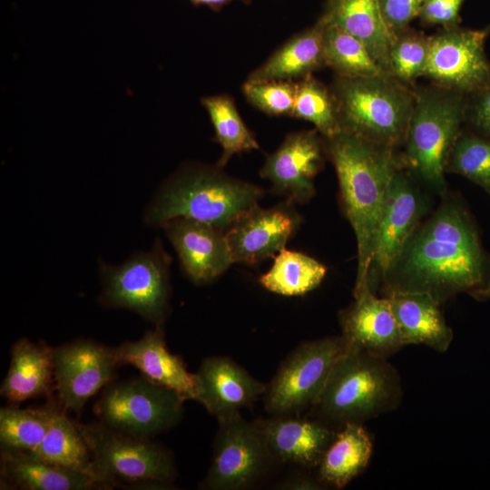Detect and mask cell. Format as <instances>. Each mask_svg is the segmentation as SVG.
<instances>
[{
    "label": "cell",
    "instance_id": "cell-1",
    "mask_svg": "<svg viewBox=\"0 0 490 490\" xmlns=\"http://www.w3.org/2000/svg\"><path fill=\"white\" fill-rule=\"evenodd\" d=\"M385 296L422 292L442 304L458 294L490 298V253L464 203L450 198L417 226L383 275Z\"/></svg>",
    "mask_w": 490,
    "mask_h": 490
},
{
    "label": "cell",
    "instance_id": "cell-2",
    "mask_svg": "<svg viewBox=\"0 0 490 490\" xmlns=\"http://www.w3.org/2000/svg\"><path fill=\"white\" fill-rule=\"evenodd\" d=\"M326 140L338 176L341 204L357 240L354 292L369 288L377 227L389 184L403 162L394 149L340 131Z\"/></svg>",
    "mask_w": 490,
    "mask_h": 490
},
{
    "label": "cell",
    "instance_id": "cell-3",
    "mask_svg": "<svg viewBox=\"0 0 490 490\" xmlns=\"http://www.w3.org/2000/svg\"><path fill=\"white\" fill-rule=\"evenodd\" d=\"M264 191L228 175L222 168L200 163L183 166L159 188L149 202L145 222L162 227L184 217L214 226L223 232L259 205Z\"/></svg>",
    "mask_w": 490,
    "mask_h": 490
},
{
    "label": "cell",
    "instance_id": "cell-4",
    "mask_svg": "<svg viewBox=\"0 0 490 490\" xmlns=\"http://www.w3.org/2000/svg\"><path fill=\"white\" fill-rule=\"evenodd\" d=\"M402 387L387 358L347 344L312 408L321 422L342 426L397 407Z\"/></svg>",
    "mask_w": 490,
    "mask_h": 490
},
{
    "label": "cell",
    "instance_id": "cell-5",
    "mask_svg": "<svg viewBox=\"0 0 490 490\" xmlns=\"http://www.w3.org/2000/svg\"><path fill=\"white\" fill-rule=\"evenodd\" d=\"M331 91L342 131L396 150L404 144L415 92L393 77L336 76Z\"/></svg>",
    "mask_w": 490,
    "mask_h": 490
},
{
    "label": "cell",
    "instance_id": "cell-6",
    "mask_svg": "<svg viewBox=\"0 0 490 490\" xmlns=\"http://www.w3.org/2000/svg\"><path fill=\"white\" fill-rule=\"evenodd\" d=\"M465 121L466 95L440 86L415 92L402 162L440 195L446 191L447 159Z\"/></svg>",
    "mask_w": 490,
    "mask_h": 490
},
{
    "label": "cell",
    "instance_id": "cell-7",
    "mask_svg": "<svg viewBox=\"0 0 490 490\" xmlns=\"http://www.w3.org/2000/svg\"><path fill=\"white\" fill-rule=\"evenodd\" d=\"M97 480L105 487L120 485H170L176 466L169 451L148 438L118 433L101 422L79 425Z\"/></svg>",
    "mask_w": 490,
    "mask_h": 490
},
{
    "label": "cell",
    "instance_id": "cell-8",
    "mask_svg": "<svg viewBox=\"0 0 490 490\" xmlns=\"http://www.w3.org/2000/svg\"><path fill=\"white\" fill-rule=\"evenodd\" d=\"M185 399L175 391L141 377L111 383L94 406L105 426L133 437L148 438L173 427Z\"/></svg>",
    "mask_w": 490,
    "mask_h": 490
},
{
    "label": "cell",
    "instance_id": "cell-9",
    "mask_svg": "<svg viewBox=\"0 0 490 490\" xmlns=\"http://www.w3.org/2000/svg\"><path fill=\"white\" fill-rule=\"evenodd\" d=\"M170 263L159 241L120 265L103 263L100 302L130 309L155 326L162 325L170 309Z\"/></svg>",
    "mask_w": 490,
    "mask_h": 490
},
{
    "label": "cell",
    "instance_id": "cell-10",
    "mask_svg": "<svg viewBox=\"0 0 490 490\" xmlns=\"http://www.w3.org/2000/svg\"><path fill=\"white\" fill-rule=\"evenodd\" d=\"M210 468L201 484L208 490L248 489L262 479L275 458L255 421L234 411L217 416Z\"/></svg>",
    "mask_w": 490,
    "mask_h": 490
},
{
    "label": "cell",
    "instance_id": "cell-11",
    "mask_svg": "<svg viewBox=\"0 0 490 490\" xmlns=\"http://www.w3.org/2000/svg\"><path fill=\"white\" fill-rule=\"evenodd\" d=\"M344 348L341 336L300 344L267 385L265 410L270 415H293L312 407Z\"/></svg>",
    "mask_w": 490,
    "mask_h": 490
},
{
    "label": "cell",
    "instance_id": "cell-12",
    "mask_svg": "<svg viewBox=\"0 0 490 490\" xmlns=\"http://www.w3.org/2000/svg\"><path fill=\"white\" fill-rule=\"evenodd\" d=\"M490 26L480 29L446 26L429 36L424 76L437 86L468 95L490 79L485 45Z\"/></svg>",
    "mask_w": 490,
    "mask_h": 490
},
{
    "label": "cell",
    "instance_id": "cell-13",
    "mask_svg": "<svg viewBox=\"0 0 490 490\" xmlns=\"http://www.w3.org/2000/svg\"><path fill=\"white\" fill-rule=\"evenodd\" d=\"M54 365L58 402L64 410L76 413L112 383L120 366L114 348L85 339L54 348Z\"/></svg>",
    "mask_w": 490,
    "mask_h": 490
},
{
    "label": "cell",
    "instance_id": "cell-14",
    "mask_svg": "<svg viewBox=\"0 0 490 490\" xmlns=\"http://www.w3.org/2000/svg\"><path fill=\"white\" fill-rule=\"evenodd\" d=\"M426 209L419 188L400 168L389 184L377 227L368 278L373 292L420 224Z\"/></svg>",
    "mask_w": 490,
    "mask_h": 490
},
{
    "label": "cell",
    "instance_id": "cell-15",
    "mask_svg": "<svg viewBox=\"0 0 490 490\" xmlns=\"http://www.w3.org/2000/svg\"><path fill=\"white\" fill-rule=\"evenodd\" d=\"M326 155V140L317 130L292 132L266 158L260 175L287 201L306 203L315 195L314 179Z\"/></svg>",
    "mask_w": 490,
    "mask_h": 490
},
{
    "label": "cell",
    "instance_id": "cell-16",
    "mask_svg": "<svg viewBox=\"0 0 490 490\" xmlns=\"http://www.w3.org/2000/svg\"><path fill=\"white\" fill-rule=\"evenodd\" d=\"M294 203L284 201L264 209L259 205L225 232L233 263L255 264L285 249L301 223Z\"/></svg>",
    "mask_w": 490,
    "mask_h": 490
},
{
    "label": "cell",
    "instance_id": "cell-17",
    "mask_svg": "<svg viewBox=\"0 0 490 490\" xmlns=\"http://www.w3.org/2000/svg\"><path fill=\"white\" fill-rule=\"evenodd\" d=\"M162 227L177 253L184 273L193 283H210L233 264L225 232L214 226L178 217Z\"/></svg>",
    "mask_w": 490,
    "mask_h": 490
},
{
    "label": "cell",
    "instance_id": "cell-18",
    "mask_svg": "<svg viewBox=\"0 0 490 490\" xmlns=\"http://www.w3.org/2000/svg\"><path fill=\"white\" fill-rule=\"evenodd\" d=\"M354 298L339 313L341 337L347 344L386 358L405 346L387 297L379 298L366 288Z\"/></svg>",
    "mask_w": 490,
    "mask_h": 490
},
{
    "label": "cell",
    "instance_id": "cell-19",
    "mask_svg": "<svg viewBox=\"0 0 490 490\" xmlns=\"http://www.w3.org/2000/svg\"><path fill=\"white\" fill-rule=\"evenodd\" d=\"M195 375V400L216 417L251 405L267 388L227 357L206 358Z\"/></svg>",
    "mask_w": 490,
    "mask_h": 490
},
{
    "label": "cell",
    "instance_id": "cell-20",
    "mask_svg": "<svg viewBox=\"0 0 490 490\" xmlns=\"http://www.w3.org/2000/svg\"><path fill=\"white\" fill-rule=\"evenodd\" d=\"M120 365L128 364L154 383L172 389L185 400H195L197 380L178 355L166 346L162 325L148 330L136 341H127L114 348Z\"/></svg>",
    "mask_w": 490,
    "mask_h": 490
},
{
    "label": "cell",
    "instance_id": "cell-21",
    "mask_svg": "<svg viewBox=\"0 0 490 490\" xmlns=\"http://www.w3.org/2000/svg\"><path fill=\"white\" fill-rule=\"evenodd\" d=\"M275 460L318 466L337 431L321 421L271 415L255 420Z\"/></svg>",
    "mask_w": 490,
    "mask_h": 490
},
{
    "label": "cell",
    "instance_id": "cell-22",
    "mask_svg": "<svg viewBox=\"0 0 490 490\" xmlns=\"http://www.w3.org/2000/svg\"><path fill=\"white\" fill-rule=\"evenodd\" d=\"M22 490H93L104 487L91 475L60 466L30 452L1 450V486Z\"/></svg>",
    "mask_w": 490,
    "mask_h": 490
},
{
    "label": "cell",
    "instance_id": "cell-23",
    "mask_svg": "<svg viewBox=\"0 0 490 490\" xmlns=\"http://www.w3.org/2000/svg\"><path fill=\"white\" fill-rule=\"evenodd\" d=\"M404 345H425L446 352L453 340V330L440 309V303L422 292H397L387 296Z\"/></svg>",
    "mask_w": 490,
    "mask_h": 490
},
{
    "label": "cell",
    "instance_id": "cell-24",
    "mask_svg": "<svg viewBox=\"0 0 490 490\" xmlns=\"http://www.w3.org/2000/svg\"><path fill=\"white\" fill-rule=\"evenodd\" d=\"M321 15L362 42L389 74L388 56L397 34L387 24L378 0H327Z\"/></svg>",
    "mask_w": 490,
    "mask_h": 490
},
{
    "label": "cell",
    "instance_id": "cell-25",
    "mask_svg": "<svg viewBox=\"0 0 490 490\" xmlns=\"http://www.w3.org/2000/svg\"><path fill=\"white\" fill-rule=\"evenodd\" d=\"M54 383V348L24 338L11 348L7 374L0 393L11 403L50 396Z\"/></svg>",
    "mask_w": 490,
    "mask_h": 490
},
{
    "label": "cell",
    "instance_id": "cell-26",
    "mask_svg": "<svg viewBox=\"0 0 490 490\" xmlns=\"http://www.w3.org/2000/svg\"><path fill=\"white\" fill-rule=\"evenodd\" d=\"M326 20L322 15L310 27L294 34L277 49L247 81H299L326 66L323 37Z\"/></svg>",
    "mask_w": 490,
    "mask_h": 490
},
{
    "label": "cell",
    "instance_id": "cell-27",
    "mask_svg": "<svg viewBox=\"0 0 490 490\" xmlns=\"http://www.w3.org/2000/svg\"><path fill=\"white\" fill-rule=\"evenodd\" d=\"M372 449L371 438L362 424L343 425L318 466L319 481L344 487L368 466Z\"/></svg>",
    "mask_w": 490,
    "mask_h": 490
},
{
    "label": "cell",
    "instance_id": "cell-28",
    "mask_svg": "<svg viewBox=\"0 0 490 490\" xmlns=\"http://www.w3.org/2000/svg\"><path fill=\"white\" fill-rule=\"evenodd\" d=\"M65 411L60 404H52L47 433L42 443L30 453L52 464L87 474L98 481L78 424L69 419Z\"/></svg>",
    "mask_w": 490,
    "mask_h": 490
},
{
    "label": "cell",
    "instance_id": "cell-29",
    "mask_svg": "<svg viewBox=\"0 0 490 490\" xmlns=\"http://www.w3.org/2000/svg\"><path fill=\"white\" fill-rule=\"evenodd\" d=\"M326 273V266L316 259L285 248L275 256L273 265L259 282L276 294L300 296L316 289Z\"/></svg>",
    "mask_w": 490,
    "mask_h": 490
},
{
    "label": "cell",
    "instance_id": "cell-30",
    "mask_svg": "<svg viewBox=\"0 0 490 490\" xmlns=\"http://www.w3.org/2000/svg\"><path fill=\"white\" fill-rule=\"evenodd\" d=\"M325 19V18H324ZM326 66L348 78L392 77L358 39L326 21L323 37Z\"/></svg>",
    "mask_w": 490,
    "mask_h": 490
},
{
    "label": "cell",
    "instance_id": "cell-31",
    "mask_svg": "<svg viewBox=\"0 0 490 490\" xmlns=\"http://www.w3.org/2000/svg\"><path fill=\"white\" fill-rule=\"evenodd\" d=\"M201 103L210 116L215 139L222 149L216 164L218 167L223 168L235 154L260 149L254 133L243 122L231 96L226 93L206 96Z\"/></svg>",
    "mask_w": 490,
    "mask_h": 490
},
{
    "label": "cell",
    "instance_id": "cell-32",
    "mask_svg": "<svg viewBox=\"0 0 490 490\" xmlns=\"http://www.w3.org/2000/svg\"><path fill=\"white\" fill-rule=\"evenodd\" d=\"M52 404L43 408L0 409L1 450L32 452L44 440L50 424Z\"/></svg>",
    "mask_w": 490,
    "mask_h": 490
},
{
    "label": "cell",
    "instance_id": "cell-33",
    "mask_svg": "<svg viewBox=\"0 0 490 490\" xmlns=\"http://www.w3.org/2000/svg\"><path fill=\"white\" fill-rule=\"evenodd\" d=\"M292 117L311 122L325 139L341 131L337 103L331 89L312 74L297 81Z\"/></svg>",
    "mask_w": 490,
    "mask_h": 490
},
{
    "label": "cell",
    "instance_id": "cell-34",
    "mask_svg": "<svg viewBox=\"0 0 490 490\" xmlns=\"http://www.w3.org/2000/svg\"><path fill=\"white\" fill-rule=\"evenodd\" d=\"M446 172L468 179L490 196V139L462 131L450 151Z\"/></svg>",
    "mask_w": 490,
    "mask_h": 490
},
{
    "label": "cell",
    "instance_id": "cell-35",
    "mask_svg": "<svg viewBox=\"0 0 490 490\" xmlns=\"http://www.w3.org/2000/svg\"><path fill=\"white\" fill-rule=\"evenodd\" d=\"M429 50V36L407 29L397 34L388 56V72L406 84L424 76Z\"/></svg>",
    "mask_w": 490,
    "mask_h": 490
},
{
    "label": "cell",
    "instance_id": "cell-36",
    "mask_svg": "<svg viewBox=\"0 0 490 490\" xmlns=\"http://www.w3.org/2000/svg\"><path fill=\"white\" fill-rule=\"evenodd\" d=\"M242 93L247 101L270 116H292L297 81H246Z\"/></svg>",
    "mask_w": 490,
    "mask_h": 490
},
{
    "label": "cell",
    "instance_id": "cell-37",
    "mask_svg": "<svg viewBox=\"0 0 490 490\" xmlns=\"http://www.w3.org/2000/svg\"><path fill=\"white\" fill-rule=\"evenodd\" d=\"M472 132L490 139V79L466 95V121Z\"/></svg>",
    "mask_w": 490,
    "mask_h": 490
},
{
    "label": "cell",
    "instance_id": "cell-38",
    "mask_svg": "<svg viewBox=\"0 0 490 490\" xmlns=\"http://www.w3.org/2000/svg\"><path fill=\"white\" fill-rule=\"evenodd\" d=\"M425 0H378L384 18L397 34L407 28L419 16Z\"/></svg>",
    "mask_w": 490,
    "mask_h": 490
},
{
    "label": "cell",
    "instance_id": "cell-39",
    "mask_svg": "<svg viewBox=\"0 0 490 490\" xmlns=\"http://www.w3.org/2000/svg\"><path fill=\"white\" fill-rule=\"evenodd\" d=\"M465 0H425L419 18L428 24L456 25Z\"/></svg>",
    "mask_w": 490,
    "mask_h": 490
},
{
    "label": "cell",
    "instance_id": "cell-40",
    "mask_svg": "<svg viewBox=\"0 0 490 490\" xmlns=\"http://www.w3.org/2000/svg\"><path fill=\"white\" fill-rule=\"evenodd\" d=\"M279 489H318L319 485L318 482L309 477L299 475L293 476L284 480L277 485Z\"/></svg>",
    "mask_w": 490,
    "mask_h": 490
},
{
    "label": "cell",
    "instance_id": "cell-41",
    "mask_svg": "<svg viewBox=\"0 0 490 490\" xmlns=\"http://www.w3.org/2000/svg\"><path fill=\"white\" fill-rule=\"evenodd\" d=\"M192 5L206 6L213 12L220 11L224 6L234 1H240L245 5H250L253 0H189Z\"/></svg>",
    "mask_w": 490,
    "mask_h": 490
}]
</instances>
